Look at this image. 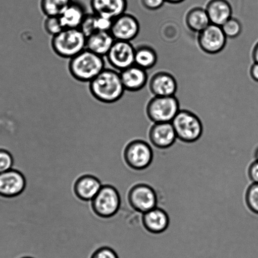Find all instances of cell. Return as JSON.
I'll list each match as a JSON object with an SVG mask.
<instances>
[{
  "mask_svg": "<svg viewBox=\"0 0 258 258\" xmlns=\"http://www.w3.org/2000/svg\"><path fill=\"white\" fill-rule=\"evenodd\" d=\"M89 90L95 99L108 104L118 102L126 93L120 72L109 68H105L89 83Z\"/></svg>",
  "mask_w": 258,
  "mask_h": 258,
  "instance_id": "obj_1",
  "label": "cell"
},
{
  "mask_svg": "<svg viewBox=\"0 0 258 258\" xmlns=\"http://www.w3.org/2000/svg\"><path fill=\"white\" fill-rule=\"evenodd\" d=\"M104 57L85 49L70 59L68 70L78 82L90 83L105 69Z\"/></svg>",
  "mask_w": 258,
  "mask_h": 258,
  "instance_id": "obj_2",
  "label": "cell"
},
{
  "mask_svg": "<svg viewBox=\"0 0 258 258\" xmlns=\"http://www.w3.org/2000/svg\"><path fill=\"white\" fill-rule=\"evenodd\" d=\"M86 42L80 29H65L52 37L51 47L58 56L71 59L86 49Z\"/></svg>",
  "mask_w": 258,
  "mask_h": 258,
  "instance_id": "obj_3",
  "label": "cell"
},
{
  "mask_svg": "<svg viewBox=\"0 0 258 258\" xmlns=\"http://www.w3.org/2000/svg\"><path fill=\"white\" fill-rule=\"evenodd\" d=\"M121 199L118 189L106 184L101 187L99 191L91 201L92 209L95 215L103 219L115 216L120 210Z\"/></svg>",
  "mask_w": 258,
  "mask_h": 258,
  "instance_id": "obj_4",
  "label": "cell"
},
{
  "mask_svg": "<svg viewBox=\"0 0 258 258\" xmlns=\"http://www.w3.org/2000/svg\"><path fill=\"white\" fill-rule=\"evenodd\" d=\"M123 158L129 168L134 170H143L153 161L152 146L142 140L129 142L124 149Z\"/></svg>",
  "mask_w": 258,
  "mask_h": 258,
  "instance_id": "obj_5",
  "label": "cell"
},
{
  "mask_svg": "<svg viewBox=\"0 0 258 258\" xmlns=\"http://www.w3.org/2000/svg\"><path fill=\"white\" fill-rule=\"evenodd\" d=\"M177 138L184 143L198 141L203 133V126L196 115L186 111H179L172 121Z\"/></svg>",
  "mask_w": 258,
  "mask_h": 258,
  "instance_id": "obj_6",
  "label": "cell"
},
{
  "mask_svg": "<svg viewBox=\"0 0 258 258\" xmlns=\"http://www.w3.org/2000/svg\"><path fill=\"white\" fill-rule=\"evenodd\" d=\"M127 200L130 207L140 214H145L158 207V196L152 187L137 184L129 189Z\"/></svg>",
  "mask_w": 258,
  "mask_h": 258,
  "instance_id": "obj_7",
  "label": "cell"
},
{
  "mask_svg": "<svg viewBox=\"0 0 258 258\" xmlns=\"http://www.w3.org/2000/svg\"><path fill=\"white\" fill-rule=\"evenodd\" d=\"M179 112L178 100L173 97H156L149 103L148 114L156 123L172 122Z\"/></svg>",
  "mask_w": 258,
  "mask_h": 258,
  "instance_id": "obj_8",
  "label": "cell"
},
{
  "mask_svg": "<svg viewBox=\"0 0 258 258\" xmlns=\"http://www.w3.org/2000/svg\"><path fill=\"white\" fill-rule=\"evenodd\" d=\"M135 49L130 42L115 40L106 58L114 70L119 72L135 64Z\"/></svg>",
  "mask_w": 258,
  "mask_h": 258,
  "instance_id": "obj_9",
  "label": "cell"
},
{
  "mask_svg": "<svg viewBox=\"0 0 258 258\" xmlns=\"http://www.w3.org/2000/svg\"><path fill=\"white\" fill-rule=\"evenodd\" d=\"M139 24L136 18L126 12L113 20L110 32L116 40L131 42L137 36Z\"/></svg>",
  "mask_w": 258,
  "mask_h": 258,
  "instance_id": "obj_10",
  "label": "cell"
},
{
  "mask_svg": "<svg viewBox=\"0 0 258 258\" xmlns=\"http://www.w3.org/2000/svg\"><path fill=\"white\" fill-rule=\"evenodd\" d=\"M26 187V179L24 174L15 169L0 173V197L7 199L20 196Z\"/></svg>",
  "mask_w": 258,
  "mask_h": 258,
  "instance_id": "obj_11",
  "label": "cell"
},
{
  "mask_svg": "<svg viewBox=\"0 0 258 258\" xmlns=\"http://www.w3.org/2000/svg\"><path fill=\"white\" fill-rule=\"evenodd\" d=\"M227 37L222 27L211 24L199 33V44L204 50L209 53L221 51L226 44Z\"/></svg>",
  "mask_w": 258,
  "mask_h": 258,
  "instance_id": "obj_12",
  "label": "cell"
},
{
  "mask_svg": "<svg viewBox=\"0 0 258 258\" xmlns=\"http://www.w3.org/2000/svg\"><path fill=\"white\" fill-rule=\"evenodd\" d=\"M211 24L222 27L232 16V13L241 12L229 0H211L206 9Z\"/></svg>",
  "mask_w": 258,
  "mask_h": 258,
  "instance_id": "obj_13",
  "label": "cell"
},
{
  "mask_svg": "<svg viewBox=\"0 0 258 258\" xmlns=\"http://www.w3.org/2000/svg\"><path fill=\"white\" fill-rule=\"evenodd\" d=\"M93 14L115 19L128 11V0H90Z\"/></svg>",
  "mask_w": 258,
  "mask_h": 258,
  "instance_id": "obj_14",
  "label": "cell"
},
{
  "mask_svg": "<svg viewBox=\"0 0 258 258\" xmlns=\"http://www.w3.org/2000/svg\"><path fill=\"white\" fill-rule=\"evenodd\" d=\"M177 136L171 122L156 123L151 128L150 141L151 146L159 149H167L173 145Z\"/></svg>",
  "mask_w": 258,
  "mask_h": 258,
  "instance_id": "obj_15",
  "label": "cell"
},
{
  "mask_svg": "<svg viewBox=\"0 0 258 258\" xmlns=\"http://www.w3.org/2000/svg\"><path fill=\"white\" fill-rule=\"evenodd\" d=\"M102 184L97 177L86 174L80 176L75 181L73 191L76 197L81 201H92L99 191Z\"/></svg>",
  "mask_w": 258,
  "mask_h": 258,
  "instance_id": "obj_16",
  "label": "cell"
},
{
  "mask_svg": "<svg viewBox=\"0 0 258 258\" xmlns=\"http://www.w3.org/2000/svg\"><path fill=\"white\" fill-rule=\"evenodd\" d=\"M142 222L144 227L148 232L161 234L168 228L169 217L166 211L157 207L142 215Z\"/></svg>",
  "mask_w": 258,
  "mask_h": 258,
  "instance_id": "obj_17",
  "label": "cell"
},
{
  "mask_svg": "<svg viewBox=\"0 0 258 258\" xmlns=\"http://www.w3.org/2000/svg\"><path fill=\"white\" fill-rule=\"evenodd\" d=\"M115 40L110 32H95L87 37L86 49L105 57L108 54Z\"/></svg>",
  "mask_w": 258,
  "mask_h": 258,
  "instance_id": "obj_18",
  "label": "cell"
},
{
  "mask_svg": "<svg viewBox=\"0 0 258 258\" xmlns=\"http://www.w3.org/2000/svg\"><path fill=\"white\" fill-rule=\"evenodd\" d=\"M121 81L126 92H136L145 86L146 82L145 70L135 64L120 72Z\"/></svg>",
  "mask_w": 258,
  "mask_h": 258,
  "instance_id": "obj_19",
  "label": "cell"
},
{
  "mask_svg": "<svg viewBox=\"0 0 258 258\" xmlns=\"http://www.w3.org/2000/svg\"><path fill=\"white\" fill-rule=\"evenodd\" d=\"M87 14L82 4L72 1L59 17L64 29H79Z\"/></svg>",
  "mask_w": 258,
  "mask_h": 258,
  "instance_id": "obj_20",
  "label": "cell"
},
{
  "mask_svg": "<svg viewBox=\"0 0 258 258\" xmlns=\"http://www.w3.org/2000/svg\"><path fill=\"white\" fill-rule=\"evenodd\" d=\"M176 83L166 73L156 76L151 83V89L156 97H173L176 92Z\"/></svg>",
  "mask_w": 258,
  "mask_h": 258,
  "instance_id": "obj_21",
  "label": "cell"
},
{
  "mask_svg": "<svg viewBox=\"0 0 258 258\" xmlns=\"http://www.w3.org/2000/svg\"><path fill=\"white\" fill-rule=\"evenodd\" d=\"M188 24L194 31L200 33L211 24V20L205 9L196 8L189 13Z\"/></svg>",
  "mask_w": 258,
  "mask_h": 258,
  "instance_id": "obj_22",
  "label": "cell"
},
{
  "mask_svg": "<svg viewBox=\"0 0 258 258\" xmlns=\"http://www.w3.org/2000/svg\"><path fill=\"white\" fill-rule=\"evenodd\" d=\"M73 0H40V9L46 17H59Z\"/></svg>",
  "mask_w": 258,
  "mask_h": 258,
  "instance_id": "obj_23",
  "label": "cell"
},
{
  "mask_svg": "<svg viewBox=\"0 0 258 258\" xmlns=\"http://www.w3.org/2000/svg\"><path fill=\"white\" fill-rule=\"evenodd\" d=\"M157 57L155 52L150 48L141 47L135 50V64L147 70L156 64Z\"/></svg>",
  "mask_w": 258,
  "mask_h": 258,
  "instance_id": "obj_24",
  "label": "cell"
},
{
  "mask_svg": "<svg viewBox=\"0 0 258 258\" xmlns=\"http://www.w3.org/2000/svg\"><path fill=\"white\" fill-rule=\"evenodd\" d=\"M246 201L249 209L258 214V183H252L247 188Z\"/></svg>",
  "mask_w": 258,
  "mask_h": 258,
  "instance_id": "obj_25",
  "label": "cell"
},
{
  "mask_svg": "<svg viewBox=\"0 0 258 258\" xmlns=\"http://www.w3.org/2000/svg\"><path fill=\"white\" fill-rule=\"evenodd\" d=\"M44 27L47 34L55 36L65 29L63 27L59 17H46L44 23Z\"/></svg>",
  "mask_w": 258,
  "mask_h": 258,
  "instance_id": "obj_26",
  "label": "cell"
},
{
  "mask_svg": "<svg viewBox=\"0 0 258 258\" xmlns=\"http://www.w3.org/2000/svg\"><path fill=\"white\" fill-rule=\"evenodd\" d=\"M222 29L226 37L233 38L238 36L241 32L242 25L236 18L231 17L222 25Z\"/></svg>",
  "mask_w": 258,
  "mask_h": 258,
  "instance_id": "obj_27",
  "label": "cell"
},
{
  "mask_svg": "<svg viewBox=\"0 0 258 258\" xmlns=\"http://www.w3.org/2000/svg\"><path fill=\"white\" fill-rule=\"evenodd\" d=\"M14 165V158L10 152L0 149V173L9 171Z\"/></svg>",
  "mask_w": 258,
  "mask_h": 258,
  "instance_id": "obj_28",
  "label": "cell"
},
{
  "mask_svg": "<svg viewBox=\"0 0 258 258\" xmlns=\"http://www.w3.org/2000/svg\"><path fill=\"white\" fill-rule=\"evenodd\" d=\"M90 258H119L115 250L110 247H102L93 252Z\"/></svg>",
  "mask_w": 258,
  "mask_h": 258,
  "instance_id": "obj_29",
  "label": "cell"
},
{
  "mask_svg": "<svg viewBox=\"0 0 258 258\" xmlns=\"http://www.w3.org/2000/svg\"><path fill=\"white\" fill-rule=\"evenodd\" d=\"M141 5L149 10L160 9L165 4V0H140Z\"/></svg>",
  "mask_w": 258,
  "mask_h": 258,
  "instance_id": "obj_30",
  "label": "cell"
},
{
  "mask_svg": "<svg viewBox=\"0 0 258 258\" xmlns=\"http://www.w3.org/2000/svg\"><path fill=\"white\" fill-rule=\"evenodd\" d=\"M250 179L253 183H258V161H254L250 165L248 170Z\"/></svg>",
  "mask_w": 258,
  "mask_h": 258,
  "instance_id": "obj_31",
  "label": "cell"
},
{
  "mask_svg": "<svg viewBox=\"0 0 258 258\" xmlns=\"http://www.w3.org/2000/svg\"><path fill=\"white\" fill-rule=\"evenodd\" d=\"M251 74L254 80L258 82V63L255 62L254 64L252 66Z\"/></svg>",
  "mask_w": 258,
  "mask_h": 258,
  "instance_id": "obj_32",
  "label": "cell"
},
{
  "mask_svg": "<svg viewBox=\"0 0 258 258\" xmlns=\"http://www.w3.org/2000/svg\"><path fill=\"white\" fill-rule=\"evenodd\" d=\"M253 59L255 62L258 63V43L256 44V47L254 48L253 52Z\"/></svg>",
  "mask_w": 258,
  "mask_h": 258,
  "instance_id": "obj_33",
  "label": "cell"
},
{
  "mask_svg": "<svg viewBox=\"0 0 258 258\" xmlns=\"http://www.w3.org/2000/svg\"><path fill=\"white\" fill-rule=\"evenodd\" d=\"M166 2L171 3V4H179V3L185 1V0H165Z\"/></svg>",
  "mask_w": 258,
  "mask_h": 258,
  "instance_id": "obj_34",
  "label": "cell"
},
{
  "mask_svg": "<svg viewBox=\"0 0 258 258\" xmlns=\"http://www.w3.org/2000/svg\"><path fill=\"white\" fill-rule=\"evenodd\" d=\"M255 159L258 161V148H257L256 152H255Z\"/></svg>",
  "mask_w": 258,
  "mask_h": 258,
  "instance_id": "obj_35",
  "label": "cell"
},
{
  "mask_svg": "<svg viewBox=\"0 0 258 258\" xmlns=\"http://www.w3.org/2000/svg\"><path fill=\"white\" fill-rule=\"evenodd\" d=\"M22 258H33V257H22Z\"/></svg>",
  "mask_w": 258,
  "mask_h": 258,
  "instance_id": "obj_36",
  "label": "cell"
}]
</instances>
